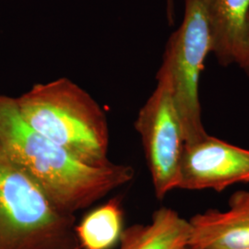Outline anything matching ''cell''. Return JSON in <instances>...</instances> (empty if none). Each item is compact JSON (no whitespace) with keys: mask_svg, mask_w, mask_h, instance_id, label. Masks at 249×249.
Masks as SVG:
<instances>
[{"mask_svg":"<svg viewBox=\"0 0 249 249\" xmlns=\"http://www.w3.org/2000/svg\"><path fill=\"white\" fill-rule=\"evenodd\" d=\"M0 149L63 213L75 215L129 183L132 166L95 167L36 132L23 121L14 97L0 94Z\"/></svg>","mask_w":249,"mask_h":249,"instance_id":"cell-1","label":"cell"},{"mask_svg":"<svg viewBox=\"0 0 249 249\" xmlns=\"http://www.w3.org/2000/svg\"><path fill=\"white\" fill-rule=\"evenodd\" d=\"M32 129L90 166H106L110 132L107 115L89 92L67 78L38 83L16 97Z\"/></svg>","mask_w":249,"mask_h":249,"instance_id":"cell-2","label":"cell"},{"mask_svg":"<svg viewBox=\"0 0 249 249\" xmlns=\"http://www.w3.org/2000/svg\"><path fill=\"white\" fill-rule=\"evenodd\" d=\"M75 222L0 149V249H81Z\"/></svg>","mask_w":249,"mask_h":249,"instance_id":"cell-3","label":"cell"},{"mask_svg":"<svg viewBox=\"0 0 249 249\" xmlns=\"http://www.w3.org/2000/svg\"><path fill=\"white\" fill-rule=\"evenodd\" d=\"M184 3L182 22L170 36L158 71L169 78L185 143H193L209 135L202 122L199 81L213 42L204 0Z\"/></svg>","mask_w":249,"mask_h":249,"instance_id":"cell-4","label":"cell"},{"mask_svg":"<svg viewBox=\"0 0 249 249\" xmlns=\"http://www.w3.org/2000/svg\"><path fill=\"white\" fill-rule=\"evenodd\" d=\"M157 84L140 109L135 129L141 136L154 194L159 200L178 189L185 140L172 96L169 78L157 72Z\"/></svg>","mask_w":249,"mask_h":249,"instance_id":"cell-5","label":"cell"},{"mask_svg":"<svg viewBox=\"0 0 249 249\" xmlns=\"http://www.w3.org/2000/svg\"><path fill=\"white\" fill-rule=\"evenodd\" d=\"M241 183H249V150L211 135L185 143L178 189H212L220 193Z\"/></svg>","mask_w":249,"mask_h":249,"instance_id":"cell-6","label":"cell"},{"mask_svg":"<svg viewBox=\"0 0 249 249\" xmlns=\"http://www.w3.org/2000/svg\"><path fill=\"white\" fill-rule=\"evenodd\" d=\"M188 223V249H249V189L232 193L227 211L210 209Z\"/></svg>","mask_w":249,"mask_h":249,"instance_id":"cell-7","label":"cell"},{"mask_svg":"<svg viewBox=\"0 0 249 249\" xmlns=\"http://www.w3.org/2000/svg\"><path fill=\"white\" fill-rule=\"evenodd\" d=\"M190 233L188 221L161 207L148 224H134L122 231L118 249H185Z\"/></svg>","mask_w":249,"mask_h":249,"instance_id":"cell-8","label":"cell"},{"mask_svg":"<svg viewBox=\"0 0 249 249\" xmlns=\"http://www.w3.org/2000/svg\"><path fill=\"white\" fill-rule=\"evenodd\" d=\"M204 5L217 62L223 68L234 65L249 0H204Z\"/></svg>","mask_w":249,"mask_h":249,"instance_id":"cell-9","label":"cell"},{"mask_svg":"<svg viewBox=\"0 0 249 249\" xmlns=\"http://www.w3.org/2000/svg\"><path fill=\"white\" fill-rule=\"evenodd\" d=\"M122 198L115 196L86 214L75 233L81 249H111L119 242L123 231Z\"/></svg>","mask_w":249,"mask_h":249,"instance_id":"cell-10","label":"cell"},{"mask_svg":"<svg viewBox=\"0 0 249 249\" xmlns=\"http://www.w3.org/2000/svg\"><path fill=\"white\" fill-rule=\"evenodd\" d=\"M234 65H237L249 79V12L243 27V32L235 54Z\"/></svg>","mask_w":249,"mask_h":249,"instance_id":"cell-11","label":"cell"},{"mask_svg":"<svg viewBox=\"0 0 249 249\" xmlns=\"http://www.w3.org/2000/svg\"><path fill=\"white\" fill-rule=\"evenodd\" d=\"M166 19L170 26L175 23L176 20V3L175 0H165Z\"/></svg>","mask_w":249,"mask_h":249,"instance_id":"cell-12","label":"cell"},{"mask_svg":"<svg viewBox=\"0 0 249 249\" xmlns=\"http://www.w3.org/2000/svg\"><path fill=\"white\" fill-rule=\"evenodd\" d=\"M188 249V248H186V249Z\"/></svg>","mask_w":249,"mask_h":249,"instance_id":"cell-13","label":"cell"}]
</instances>
